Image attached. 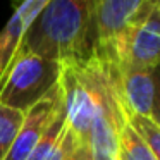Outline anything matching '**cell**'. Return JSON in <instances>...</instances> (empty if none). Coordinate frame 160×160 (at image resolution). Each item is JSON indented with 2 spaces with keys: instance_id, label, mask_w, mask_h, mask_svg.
I'll return each instance as SVG.
<instances>
[{
  "instance_id": "12",
  "label": "cell",
  "mask_w": 160,
  "mask_h": 160,
  "mask_svg": "<svg viewBox=\"0 0 160 160\" xmlns=\"http://www.w3.org/2000/svg\"><path fill=\"white\" fill-rule=\"evenodd\" d=\"M64 160H93L90 145L84 139H81L79 136H76V132L71 129V126H69V145H67Z\"/></svg>"
},
{
  "instance_id": "14",
  "label": "cell",
  "mask_w": 160,
  "mask_h": 160,
  "mask_svg": "<svg viewBox=\"0 0 160 160\" xmlns=\"http://www.w3.org/2000/svg\"><path fill=\"white\" fill-rule=\"evenodd\" d=\"M157 12H158V16H160V2H157Z\"/></svg>"
},
{
  "instance_id": "10",
  "label": "cell",
  "mask_w": 160,
  "mask_h": 160,
  "mask_svg": "<svg viewBox=\"0 0 160 160\" xmlns=\"http://www.w3.org/2000/svg\"><path fill=\"white\" fill-rule=\"evenodd\" d=\"M24 112L0 103V160H4L5 155L9 153L22 122H24Z\"/></svg>"
},
{
  "instance_id": "9",
  "label": "cell",
  "mask_w": 160,
  "mask_h": 160,
  "mask_svg": "<svg viewBox=\"0 0 160 160\" xmlns=\"http://www.w3.org/2000/svg\"><path fill=\"white\" fill-rule=\"evenodd\" d=\"M119 155L122 160H157L150 146L139 138L129 122H126L119 132Z\"/></svg>"
},
{
  "instance_id": "6",
  "label": "cell",
  "mask_w": 160,
  "mask_h": 160,
  "mask_svg": "<svg viewBox=\"0 0 160 160\" xmlns=\"http://www.w3.org/2000/svg\"><path fill=\"white\" fill-rule=\"evenodd\" d=\"M160 66V16L155 9L150 12L146 21L138 28L131 40L128 57L119 69L131 71H153Z\"/></svg>"
},
{
  "instance_id": "15",
  "label": "cell",
  "mask_w": 160,
  "mask_h": 160,
  "mask_svg": "<svg viewBox=\"0 0 160 160\" xmlns=\"http://www.w3.org/2000/svg\"><path fill=\"white\" fill-rule=\"evenodd\" d=\"M119 160H122V158H119Z\"/></svg>"
},
{
  "instance_id": "13",
  "label": "cell",
  "mask_w": 160,
  "mask_h": 160,
  "mask_svg": "<svg viewBox=\"0 0 160 160\" xmlns=\"http://www.w3.org/2000/svg\"><path fill=\"white\" fill-rule=\"evenodd\" d=\"M153 83H155V100H153L152 121L160 126V66L153 69Z\"/></svg>"
},
{
  "instance_id": "3",
  "label": "cell",
  "mask_w": 160,
  "mask_h": 160,
  "mask_svg": "<svg viewBox=\"0 0 160 160\" xmlns=\"http://www.w3.org/2000/svg\"><path fill=\"white\" fill-rule=\"evenodd\" d=\"M64 66L33 53H16L0 81V103L28 112L60 81Z\"/></svg>"
},
{
  "instance_id": "7",
  "label": "cell",
  "mask_w": 160,
  "mask_h": 160,
  "mask_svg": "<svg viewBox=\"0 0 160 160\" xmlns=\"http://www.w3.org/2000/svg\"><path fill=\"white\" fill-rule=\"evenodd\" d=\"M47 2L48 0H28L16 5L14 14L11 16L9 22L0 29V81L14 60L26 29L45 7Z\"/></svg>"
},
{
  "instance_id": "11",
  "label": "cell",
  "mask_w": 160,
  "mask_h": 160,
  "mask_svg": "<svg viewBox=\"0 0 160 160\" xmlns=\"http://www.w3.org/2000/svg\"><path fill=\"white\" fill-rule=\"evenodd\" d=\"M126 117H128V122L131 124V128L139 134V138H143V141L150 146L157 160H160V126L153 122L152 119L131 114L128 110H126Z\"/></svg>"
},
{
  "instance_id": "5",
  "label": "cell",
  "mask_w": 160,
  "mask_h": 160,
  "mask_svg": "<svg viewBox=\"0 0 160 160\" xmlns=\"http://www.w3.org/2000/svg\"><path fill=\"white\" fill-rule=\"evenodd\" d=\"M110 67L126 110L131 114L141 115V117L152 119L153 100H155L153 71H131L119 69L114 66Z\"/></svg>"
},
{
  "instance_id": "2",
  "label": "cell",
  "mask_w": 160,
  "mask_h": 160,
  "mask_svg": "<svg viewBox=\"0 0 160 160\" xmlns=\"http://www.w3.org/2000/svg\"><path fill=\"white\" fill-rule=\"evenodd\" d=\"M95 55L98 60L122 67L131 40L155 9L153 0H93Z\"/></svg>"
},
{
  "instance_id": "1",
  "label": "cell",
  "mask_w": 160,
  "mask_h": 160,
  "mask_svg": "<svg viewBox=\"0 0 160 160\" xmlns=\"http://www.w3.org/2000/svg\"><path fill=\"white\" fill-rule=\"evenodd\" d=\"M93 0H48L33 19L18 53H33L62 66L86 64L95 55Z\"/></svg>"
},
{
  "instance_id": "8",
  "label": "cell",
  "mask_w": 160,
  "mask_h": 160,
  "mask_svg": "<svg viewBox=\"0 0 160 160\" xmlns=\"http://www.w3.org/2000/svg\"><path fill=\"white\" fill-rule=\"evenodd\" d=\"M67 126V112H66V98H62L59 105L55 108V114L52 115L47 129L43 131L42 138L38 139L35 150L31 152L28 160H47L48 155L52 153V150L55 148V145L59 143L60 136H62L64 129Z\"/></svg>"
},
{
  "instance_id": "4",
  "label": "cell",
  "mask_w": 160,
  "mask_h": 160,
  "mask_svg": "<svg viewBox=\"0 0 160 160\" xmlns=\"http://www.w3.org/2000/svg\"><path fill=\"white\" fill-rule=\"evenodd\" d=\"M64 98V90L60 81L52 88L48 95L42 98L36 105H33L28 112H26L24 122H22L21 129H19L18 136H16L14 143H12L9 153L5 155L4 160H28L31 152L35 150L38 139L42 138L43 131L47 129L52 115L55 114L57 105L62 102Z\"/></svg>"
}]
</instances>
